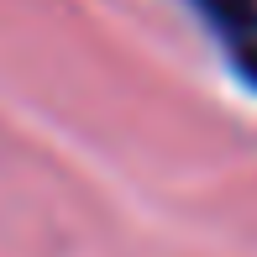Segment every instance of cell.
<instances>
[{
    "label": "cell",
    "mask_w": 257,
    "mask_h": 257,
    "mask_svg": "<svg viewBox=\"0 0 257 257\" xmlns=\"http://www.w3.org/2000/svg\"><path fill=\"white\" fill-rule=\"evenodd\" d=\"M184 6L210 27L231 68L247 84H257V0H184Z\"/></svg>",
    "instance_id": "cell-1"
}]
</instances>
